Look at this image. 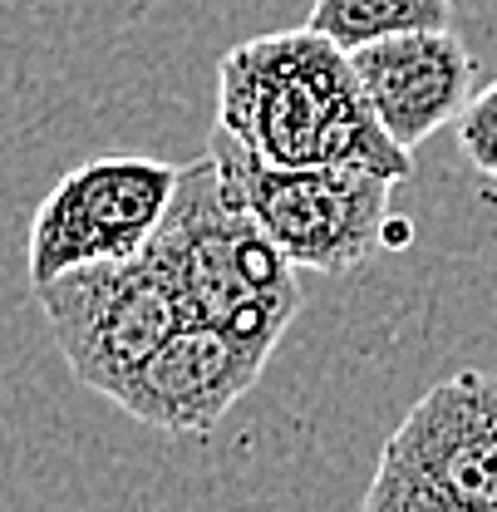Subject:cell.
Returning a JSON list of instances; mask_svg holds the SVG:
<instances>
[{
    "label": "cell",
    "instance_id": "cell-1",
    "mask_svg": "<svg viewBox=\"0 0 497 512\" xmlns=\"http://www.w3.org/2000/svg\"><path fill=\"white\" fill-rule=\"evenodd\" d=\"M217 128L266 168L360 163L414 178V153L384 133L350 50L311 25L242 40L217 60Z\"/></svg>",
    "mask_w": 497,
    "mask_h": 512
},
{
    "label": "cell",
    "instance_id": "cell-2",
    "mask_svg": "<svg viewBox=\"0 0 497 512\" xmlns=\"http://www.w3.org/2000/svg\"><path fill=\"white\" fill-rule=\"evenodd\" d=\"M143 252L173 281L187 320L227 330L256 360H271L276 340L306 306L301 266L227 192L212 153L178 173L173 202Z\"/></svg>",
    "mask_w": 497,
    "mask_h": 512
},
{
    "label": "cell",
    "instance_id": "cell-3",
    "mask_svg": "<svg viewBox=\"0 0 497 512\" xmlns=\"http://www.w3.org/2000/svg\"><path fill=\"white\" fill-rule=\"evenodd\" d=\"M207 153L217 158L227 192L296 266L345 276L365 266L379 247L414 242V227L389 217V197L399 188V178L379 168H360V163L266 168L217 124L207 133Z\"/></svg>",
    "mask_w": 497,
    "mask_h": 512
},
{
    "label": "cell",
    "instance_id": "cell-4",
    "mask_svg": "<svg viewBox=\"0 0 497 512\" xmlns=\"http://www.w3.org/2000/svg\"><path fill=\"white\" fill-rule=\"evenodd\" d=\"M30 291L45 311L69 375L104 399H119L138 365L187 320L173 281L148 252L84 261Z\"/></svg>",
    "mask_w": 497,
    "mask_h": 512
},
{
    "label": "cell",
    "instance_id": "cell-5",
    "mask_svg": "<svg viewBox=\"0 0 497 512\" xmlns=\"http://www.w3.org/2000/svg\"><path fill=\"white\" fill-rule=\"evenodd\" d=\"M178 173L183 168L143 153H99L69 168L45 192L30 222V252H25L30 286L55 281L60 271L84 261L138 256L173 202Z\"/></svg>",
    "mask_w": 497,
    "mask_h": 512
},
{
    "label": "cell",
    "instance_id": "cell-6",
    "mask_svg": "<svg viewBox=\"0 0 497 512\" xmlns=\"http://www.w3.org/2000/svg\"><path fill=\"white\" fill-rule=\"evenodd\" d=\"M384 458L458 503L497 512V375L468 365L429 384L389 434Z\"/></svg>",
    "mask_w": 497,
    "mask_h": 512
},
{
    "label": "cell",
    "instance_id": "cell-7",
    "mask_svg": "<svg viewBox=\"0 0 497 512\" xmlns=\"http://www.w3.org/2000/svg\"><path fill=\"white\" fill-rule=\"evenodd\" d=\"M266 360L242 350L227 330L207 320H183L124 384L114 399L148 429L163 434H212L237 399H247Z\"/></svg>",
    "mask_w": 497,
    "mask_h": 512
},
{
    "label": "cell",
    "instance_id": "cell-8",
    "mask_svg": "<svg viewBox=\"0 0 497 512\" xmlns=\"http://www.w3.org/2000/svg\"><path fill=\"white\" fill-rule=\"evenodd\" d=\"M350 60H355V74L370 94L384 133L409 153L429 143L438 128L458 124V114L478 94L473 89L478 64L468 55V45L453 35V25L370 40L350 50Z\"/></svg>",
    "mask_w": 497,
    "mask_h": 512
},
{
    "label": "cell",
    "instance_id": "cell-9",
    "mask_svg": "<svg viewBox=\"0 0 497 512\" xmlns=\"http://www.w3.org/2000/svg\"><path fill=\"white\" fill-rule=\"evenodd\" d=\"M311 30L330 35L340 50H360L370 40L409 30H448L453 0H311Z\"/></svg>",
    "mask_w": 497,
    "mask_h": 512
},
{
    "label": "cell",
    "instance_id": "cell-10",
    "mask_svg": "<svg viewBox=\"0 0 497 512\" xmlns=\"http://www.w3.org/2000/svg\"><path fill=\"white\" fill-rule=\"evenodd\" d=\"M360 512H488V508H473V503H458V498L438 493L434 483L414 478L409 468H399L394 458L379 453V468H374L370 488H365Z\"/></svg>",
    "mask_w": 497,
    "mask_h": 512
},
{
    "label": "cell",
    "instance_id": "cell-11",
    "mask_svg": "<svg viewBox=\"0 0 497 512\" xmlns=\"http://www.w3.org/2000/svg\"><path fill=\"white\" fill-rule=\"evenodd\" d=\"M458 143L483 178H497V79L488 89H478L468 109L458 114Z\"/></svg>",
    "mask_w": 497,
    "mask_h": 512
}]
</instances>
